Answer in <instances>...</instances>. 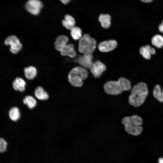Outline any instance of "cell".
I'll return each instance as SVG.
<instances>
[{
    "label": "cell",
    "instance_id": "9",
    "mask_svg": "<svg viewBox=\"0 0 163 163\" xmlns=\"http://www.w3.org/2000/svg\"><path fill=\"white\" fill-rule=\"evenodd\" d=\"M117 43L114 40H109L103 41L98 45L99 50L103 52H107L114 50L117 46Z\"/></svg>",
    "mask_w": 163,
    "mask_h": 163
},
{
    "label": "cell",
    "instance_id": "5",
    "mask_svg": "<svg viewBox=\"0 0 163 163\" xmlns=\"http://www.w3.org/2000/svg\"><path fill=\"white\" fill-rule=\"evenodd\" d=\"M95 40L89 35L85 34L79 40L78 50L83 54H92L96 47Z\"/></svg>",
    "mask_w": 163,
    "mask_h": 163
},
{
    "label": "cell",
    "instance_id": "12",
    "mask_svg": "<svg viewBox=\"0 0 163 163\" xmlns=\"http://www.w3.org/2000/svg\"><path fill=\"white\" fill-rule=\"evenodd\" d=\"M59 52L63 56H67L73 58L76 56L74 46L72 43L67 44L65 45Z\"/></svg>",
    "mask_w": 163,
    "mask_h": 163
},
{
    "label": "cell",
    "instance_id": "20",
    "mask_svg": "<svg viewBox=\"0 0 163 163\" xmlns=\"http://www.w3.org/2000/svg\"><path fill=\"white\" fill-rule=\"evenodd\" d=\"M151 41L155 47L161 48L163 47V37L160 34H156L152 37Z\"/></svg>",
    "mask_w": 163,
    "mask_h": 163
},
{
    "label": "cell",
    "instance_id": "25",
    "mask_svg": "<svg viewBox=\"0 0 163 163\" xmlns=\"http://www.w3.org/2000/svg\"><path fill=\"white\" fill-rule=\"evenodd\" d=\"M158 29L161 32L163 33V20L161 23L159 25Z\"/></svg>",
    "mask_w": 163,
    "mask_h": 163
},
{
    "label": "cell",
    "instance_id": "4",
    "mask_svg": "<svg viewBox=\"0 0 163 163\" xmlns=\"http://www.w3.org/2000/svg\"><path fill=\"white\" fill-rule=\"evenodd\" d=\"M88 74L87 69L82 66L75 67L69 73L68 81L72 85L80 87L83 86V81L88 78Z\"/></svg>",
    "mask_w": 163,
    "mask_h": 163
},
{
    "label": "cell",
    "instance_id": "23",
    "mask_svg": "<svg viewBox=\"0 0 163 163\" xmlns=\"http://www.w3.org/2000/svg\"><path fill=\"white\" fill-rule=\"evenodd\" d=\"M82 31L79 27L74 26L70 29L72 37L75 40H79L82 37Z\"/></svg>",
    "mask_w": 163,
    "mask_h": 163
},
{
    "label": "cell",
    "instance_id": "13",
    "mask_svg": "<svg viewBox=\"0 0 163 163\" xmlns=\"http://www.w3.org/2000/svg\"><path fill=\"white\" fill-rule=\"evenodd\" d=\"M26 83L22 78L18 77L12 83V86L14 89L16 91L23 92L25 90Z\"/></svg>",
    "mask_w": 163,
    "mask_h": 163
},
{
    "label": "cell",
    "instance_id": "1",
    "mask_svg": "<svg viewBox=\"0 0 163 163\" xmlns=\"http://www.w3.org/2000/svg\"><path fill=\"white\" fill-rule=\"evenodd\" d=\"M105 92L111 95H117L124 91L131 89V83L128 79L123 77L119 78L117 81H110L106 82L103 86Z\"/></svg>",
    "mask_w": 163,
    "mask_h": 163
},
{
    "label": "cell",
    "instance_id": "21",
    "mask_svg": "<svg viewBox=\"0 0 163 163\" xmlns=\"http://www.w3.org/2000/svg\"><path fill=\"white\" fill-rule=\"evenodd\" d=\"M154 97L161 102H163V88H161L160 86L156 85L154 87L153 91Z\"/></svg>",
    "mask_w": 163,
    "mask_h": 163
},
{
    "label": "cell",
    "instance_id": "2",
    "mask_svg": "<svg viewBox=\"0 0 163 163\" xmlns=\"http://www.w3.org/2000/svg\"><path fill=\"white\" fill-rule=\"evenodd\" d=\"M131 90L128 98L129 104L134 107L140 106L144 103L148 94L147 85L140 82L134 85Z\"/></svg>",
    "mask_w": 163,
    "mask_h": 163
},
{
    "label": "cell",
    "instance_id": "14",
    "mask_svg": "<svg viewBox=\"0 0 163 163\" xmlns=\"http://www.w3.org/2000/svg\"><path fill=\"white\" fill-rule=\"evenodd\" d=\"M98 20L101 26L104 28H109L111 25V17L108 14H101L98 18Z\"/></svg>",
    "mask_w": 163,
    "mask_h": 163
},
{
    "label": "cell",
    "instance_id": "19",
    "mask_svg": "<svg viewBox=\"0 0 163 163\" xmlns=\"http://www.w3.org/2000/svg\"><path fill=\"white\" fill-rule=\"evenodd\" d=\"M8 115L10 119L14 121L18 120L21 117L19 110L16 107H13L10 109Z\"/></svg>",
    "mask_w": 163,
    "mask_h": 163
},
{
    "label": "cell",
    "instance_id": "7",
    "mask_svg": "<svg viewBox=\"0 0 163 163\" xmlns=\"http://www.w3.org/2000/svg\"><path fill=\"white\" fill-rule=\"evenodd\" d=\"M43 6V3L40 1L29 0L25 5L27 10L34 15L38 14Z\"/></svg>",
    "mask_w": 163,
    "mask_h": 163
},
{
    "label": "cell",
    "instance_id": "27",
    "mask_svg": "<svg viewBox=\"0 0 163 163\" xmlns=\"http://www.w3.org/2000/svg\"><path fill=\"white\" fill-rule=\"evenodd\" d=\"M142 2L145 3H150L152 2L153 0H140Z\"/></svg>",
    "mask_w": 163,
    "mask_h": 163
},
{
    "label": "cell",
    "instance_id": "3",
    "mask_svg": "<svg viewBox=\"0 0 163 163\" xmlns=\"http://www.w3.org/2000/svg\"><path fill=\"white\" fill-rule=\"evenodd\" d=\"M121 122L124 126L126 131L131 135L138 136L142 131L143 127L141 126L142 120L138 115L125 117L122 119Z\"/></svg>",
    "mask_w": 163,
    "mask_h": 163
},
{
    "label": "cell",
    "instance_id": "17",
    "mask_svg": "<svg viewBox=\"0 0 163 163\" xmlns=\"http://www.w3.org/2000/svg\"><path fill=\"white\" fill-rule=\"evenodd\" d=\"M34 94L37 98L40 100H46L49 98L47 93L40 86H38L35 89Z\"/></svg>",
    "mask_w": 163,
    "mask_h": 163
},
{
    "label": "cell",
    "instance_id": "24",
    "mask_svg": "<svg viewBox=\"0 0 163 163\" xmlns=\"http://www.w3.org/2000/svg\"><path fill=\"white\" fill-rule=\"evenodd\" d=\"M7 142L3 139L0 138V153L5 152L6 149Z\"/></svg>",
    "mask_w": 163,
    "mask_h": 163
},
{
    "label": "cell",
    "instance_id": "16",
    "mask_svg": "<svg viewBox=\"0 0 163 163\" xmlns=\"http://www.w3.org/2000/svg\"><path fill=\"white\" fill-rule=\"evenodd\" d=\"M63 25L68 29L70 30L75 26V22L74 18L69 14L66 15L62 20Z\"/></svg>",
    "mask_w": 163,
    "mask_h": 163
},
{
    "label": "cell",
    "instance_id": "28",
    "mask_svg": "<svg viewBox=\"0 0 163 163\" xmlns=\"http://www.w3.org/2000/svg\"><path fill=\"white\" fill-rule=\"evenodd\" d=\"M158 163H163V158H159Z\"/></svg>",
    "mask_w": 163,
    "mask_h": 163
},
{
    "label": "cell",
    "instance_id": "10",
    "mask_svg": "<svg viewBox=\"0 0 163 163\" xmlns=\"http://www.w3.org/2000/svg\"><path fill=\"white\" fill-rule=\"evenodd\" d=\"M93 56L92 54H83L79 56L75 60L81 66L86 69H89L92 65Z\"/></svg>",
    "mask_w": 163,
    "mask_h": 163
},
{
    "label": "cell",
    "instance_id": "22",
    "mask_svg": "<svg viewBox=\"0 0 163 163\" xmlns=\"http://www.w3.org/2000/svg\"><path fill=\"white\" fill-rule=\"evenodd\" d=\"M23 102L30 109H33L37 105L36 100L32 96L27 95L26 96L23 100Z\"/></svg>",
    "mask_w": 163,
    "mask_h": 163
},
{
    "label": "cell",
    "instance_id": "6",
    "mask_svg": "<svg viewBox=\"0 0 163 163\" xmlns=\"http://www.w3.org/2000/svg\"><path fill=\"white\" fill-rule=\"evenodd\" d=\"M4 43L6 45L10 46V51L13 53H17L22 47L19 40L14 35H11L7 37Z\"/></svg>",
    "mask_w": 163,
    "mask_h": 163
},
{
    "label": "cell",
    "instance_id": "18",
    "mask_svg": "<svg viewBox=\"0 0 163 163\" xmlns=\"http://www.w3.org/2000/svg\"><path fill=\"white\" fill-rule=\"evenodd\" d=\"M25 77L29 80L33 79L36 76L37 70L36 68L33 66H30L25 68L24 69Z\"/></svg>",
    "mask_w": 163,
    "mask_h": 163
},
{
    "label": "cell",
    "instance_id": "15",
    "mask_svg": "<svg viewBox=\"0 0 163 163\" xmlns=\"http://www.w3.org/2000/svg\"><path fill=\"white\" fill-rule=\"evenodd\" d=\"M68 40V37L65 35H61L58 37L55 42L56 49L59 51L64 45L67 44Z\"/></svg>",
    "mask_w": 163,
    "mask_h": 163
},
{
    "label": "cell",
    "instance_id": "8",
    "mask_svg": "<svg viewBox=\"0 0 163 163\" xmlns=\"http://www.w3.org/2000/svg\"><path fill=\"white\" fill-rule=\"evenodd\" d=\"M89 69L94 77L98 78L106 70V67L101 61H97L93 62Z\"/></svg>",
    "mask_w": 163,
    "mask_h": 163
},
{
    "label": "cell",
    "instance_id": "11",
    "mask_svg": "<svg viewBox=\"0 0 163 163\" xmlns=\"http://www.w3.org/2000/svg\"><path fill=\"white\" fill-rule=\"evenodd\" d=\"M139 53L145 59H149L152 55L155 54L156 50L155 48L149 45L141 46L139 49Z\"/></svg>",
    "mask_w": 163,
    "mask_h": 163
},
{
    "label": "cell",
    "instance_id": "29",
    "mask_svg": "<svg viewBox=\"0 0 163 163\" xmlns=\"http://www.w3.org/2000/svg\"><path fill=\"white\" fill-rule=\"evenodd\" d=\"M36 0V1H40V0Z\"/></svg>",
    "mask_w": 163,
    "mask_h": 163
},
{
    "label": "cell",
    "instance_id": "26",
    "mask_svg": "<svg viewBox=\"0 0 163 163\" xmlns=\"http://www.w3.org/2000/svg\"><path fill=\"white\" fill-rule=\"evenodd\" d=\"M71 0H60L61 2L64 4H68Z\"/></svg>",
    "mask_w": 163,
    "mask_h": 163
}]
</instances>
